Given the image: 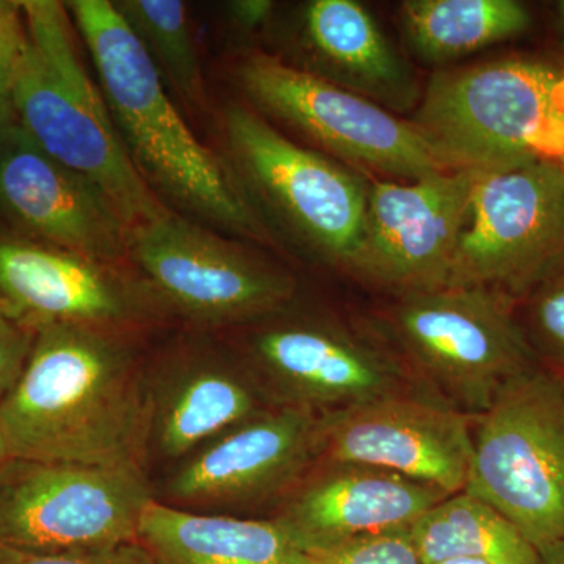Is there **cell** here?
I'll return each mask as SVG.
<instances>
[{"label": "cell", "mask_w": 564, "mask_h": 564, "mask_svg": "<svg viewBox=\"0 0 564 564\" xmlns=\"http://www.w3.org/2000/svg\"><path fill=\"white\" fill-rule=\"evenodd\" d=\"M381 328V344L419 388L474 419L513 378L541 364L516 303L491 289L408 293L389 307Z\"/></svg>", "instance_id": "cell-4"}, {"label": "cell", "mask_w": 564, "mask_h": 564, "mask_svg": "<svg viewBox=\"0 0 564 564\" xmlns=\"http://www.w3.org/2000/svg\"><path fill=\"white\" fill-rule=\"evenodd\" d=\"M0 214L20 236L102 265L129 258L131 231L93 182L41 150L17 121L0 147Z\"/></svg>", "instance_id": "cell-17"}, {"label": "cell", "mask_w": 564, "mask_h": 564, "mask_svg": "<svg viewBox=\"0 0 564 564\" xmlns=\"http://www.w3.org/2000/svg\"><path fill=\"white\" fill-rule=\"evenodd\" d=\"M65 7L90 52L122 143L151 191L207 228L265 242V225L231 169L187 128L113 2L74 0Z\"/></svg>", "instance_id": "cell-2"}, {"label": "cell", "mask_w": 564, "mask_h": 564, "mask_svg": "<svg viewBox=\"0 0 564 564\" xmlns=\"http://www.w3.org/2000/svg\"><path fill=\"white\" fill-rule=\"evenodd\" d=\"M14 121L17 120H14L10 101H0V147H2L3 140H6L7 133H9Z\"/></svg>", "instance_id": "cell-31"}, {"label": "cell", "mask_w": 564, "mask_h": 564, "mask_svg": "<svg viewBox=\"0 0 564 564\" xmlns=\"http://www.w3.org/2000/svg\"><path fill=\"white\" fill-rule=\"evenodd\" d=\"M10 458L9 448H7L6 440H3L2 430H0V467Z\"/></svg>", "instance_id": "cell-36"}, {"label": "cell", "mask_w": 564, "mask_h": 564, "mask_svg": "<svg viewBox=\"0 0 564 564\" xmlns=\"http://www.w3.org/2000/svg\"><path fill=\"white\" fill-rule=\"evenodd\" d=\"M421 564L478 558L491 564H543L540 552L502 513L463 491L445 497L410 527Z\"/></svg>", "instance_id": "cell-23"}, {"label": "cell", "mask_w": 564, "mask_h": 564, "mask_svg": "<svg viewBox=\"0 0 564 564\" xmlns=\"http://www.w3.org/2000/svg\"><path fill=\"white\" fill-rule=\"evenodd\" d=\"M129 258L151 295L212 328L284 313L295 293L291 274L174 210L132 232Z\"/></svg>", "instance_id": "cell-10"}, {"label": "cell", "mask_w": 564, "mask_h": 564, "mask_svg": "<svg viewBox=\"0 0 564 564\" xmlns=\"http://www.w3.org/2000/svg\"><path fill=\"white\" fill-rule=\"evenodd\" d=\"M400 25L411 52L440 65L522 35L532 14L516 0H406Z\"/></svg>", "instance_id": "cell-22"}, {"label": "cell", "mask_w": 564, "mask_h": 564, "mask_svg": "<svg viewBox=\"0 0 564 564\" xmlns=\"http://www.w3.org/2000/svg\"><path fill=\"white\" fill-rule=\"evenodd\" d=\"M448 494L380 467L317 459L270 519L307 555L369 534L410 529Z\"/></svg>", "instance_id": "cell-18"}, {"label": "cell", "mask_w": 564, "mask_h": 564, "mask_svg": "<svg viewBox=\"0 0 564 564\" xmlns=\"http://www.w3.org/2000/svg\"><path fill=\"white\" fill-rule=\"evenodd\" d=\"M0 564H155L147 549L139 543L87 549V551L36 554L0 547Z\"/></svg>", "instance_id": "cell-27"}, {"label": "cell", "mask_w": 564, "mask_h": 564, "mask_svg": "<svg viewBox=\"0 0 564 564\" xmlns=\"http://www.w3.org/2000/svg\"><path fill=\"white\" fill-rule=\"evenodd\" d=\"M152 500L139 466L10 456L0 467V547L58 554L133 543Z\"/></svg>", "instance_id": "cell-9"}, {"label": "cell", "mask_w": 564, "mask_h": 564, "mask_svg": "<svg viewBox=\"0 0 564 564\" xmlns=\"http://www.w3.org/2000/svg\"><path fill=\"white\" fill-rule=\"evenodd\" d=\"M434 564H491L485 562V560L478 558H464V556H456V558L441 560V562Z\"/></svg>", "instance_id": "cell-35"}, {"label": "cell", "mask_w": 564, "mask_h": 564, "mask_svg": "<svg viewBox=\"0 0 564 564\" xmlns=\"http://www.w3.org/2000/svg\"><path fill=\"white\" fill-rule=\"evenodd\" d=\"M35 340V329L0 311V403L20 380Z\"/></svg>", "instance_id": "cell-28"}, {"label": "cell", "mask_w": 564, "mask_h": 564, "mask_svg": "<svg viewBox=\"0 0 564 564\" xmlns=\"http://www.w3.org/2000/svg\"><path fill=\"white\" fill-rule=\"evenodd\" d=\"M148 293L109 265L0 231V311L29 328L74 323L126 332L147 315Z\"/></svg>", "instance_id": "cell-19"}, {"label": "cell", "mask_w": 564, "mask_h": 564, "mask_svg": "<svg viewBox=\"0 0 564 564\" xmlns=\"http://www.w3.org/2000/svg\"><path fill=\"white\" fill-rule=\"evenodd\" d=\"M564 267V163L475 174L447 288H485L516 304Z\"/></svg>", "instance_id": "cell-8"}, {"label": "cell", "mask_w": 564, "mask_h": 564, "mask_svg": "<svg viewBox=\"0 0 564 564\" xmlns=\"http://www.w3.org/2000/svg\"><path fill=\"white\" fill-rule=\"evenodd\" d=\"M315 451V462L367 464L454 496L469 481L474 417L411 388L318 415Z\"/></svg>", "instance_id": "cell-14"}, {"label": "cell", "mask_w": 564, "mask_h": 564, "mask_svg": "<svg viewBox=\"0 0 564 564\" xmlns=\"http://www.w3.org/2000/svg\"><path fill=\"white\" fill-rule=\"evenodd\" d=\"M317 417L267 408L163 470L154 499L195 513H273L315 462Z\"/></svg>", "instance_id": "cell-13"}, {"label": "cell", "mask_w": 564, "mask_h": 564, "mask_svg": "<svg viewBox=\"0 0 564 564\" xmlns=\"http://www.w3.org/2000/svg\"><path fill=\"white\" fill-rule=\"evenodd\" d=\"M307 564H421L410 540V529L369 534L315 552Z\"/></svg>", "instance_id": "cell-26"}, {"label": "cell", "mask_w": 564, "mask_h": 564, "mask_svg": "<svg viewBox=\"0 0 564 564\" xmlns=\"http://www.w3.org/2000/svg\"><path fill=\"white\" fill-rule=\"evenodd\" d=\"M144 470L169 469L272 406L242 356L187 344L144 369Z\"/></svg>", "instance_id": "cell-16"}, {"label": "cell", "mask_w": 564, "mask_h": 564, "mask_svg": "<svg viewBox=\"0 0 564 564\" xmlns=\"http://www.w3.org/2000/svg\"><path fill=\"white\" fill-rule=\"evenodd\" d=\"M139 543L155 564H307L310 555L273 519L195 513L152 500Z\"/></svg>", "instance_id": "cell-21"}, {"label": "cell", "mask_w": 564, "mask_h": 564, "mask_svg": "<svg viewBox=\"0 0 564 564\" xmlns=\"http://www.w3.org/2000/svg\"><path fill=\"white\" fill-rule=\"evenodd\" d=\"M223 122L229 169L254 210L262 207L282 231L322 261L350 270L369 182L344 163L282 135L258 110L231 106Z\"/></svg>", "instance_id": "cell-7"}, {"label": "cell", "mask_w": 564, "mask_h": 564, "mask_svg": "<svg viewBox=\"0 0 564 564\" xmlns=\"http://www.w3.org/2000/svg\"><path fill=\"white\" fill-rule=\"evenodd\" d=\"M254 325L240 356L272 406L321 415L419 388L388 347L336 323L281 313Z\"/></svg>", "instance_id": "cell-12"}, {"label": "cell", "mask_w": 564, "mask_h": 564, "mask_svg": "<svg viewBox=\"0 0 564 564\" xmlns=\"http://www.w3.org/2000/svg\"><path fill=\"white\" fill-rule=\"evenodd\" d=\"M538 552L543 564H564V543L545 545Z\"/></svg>", "instance_id": "cell-32"}, {"label": "cell", "mask_w": 564, "mask_h": 564, "mask_svg": "<svg viewBox=\"0 0 564 564\" xmlns=\"http://www.w3.org/2000/svg\"><path fill=\"white\" fill-rule=\"evenodd\" d=\"M24 29L0 28V101H10L14 69L25 46Z\"/></svg>", "instance_id": "cell-29"}, {"label": "cell", "mask_w": 564, "mask_h": 564, "mask_svg": "<svg viewBox=\"0 0 564 564\" xmlns=\"http://www.w3.org/2000/svg\"><path fill=\"white\" fill-rule=\"evenodd\" d=\"M556 29H558L560 41L564 50V0L556 3Z\"/></svg>", "instance_id": "cell-34"}, {"label": "cell", "mask_w": 564, "mask_h": 564, "mask_svg": "<svg viewBox=\"0 0 564 564\" xmlns=\"http://www.w3.org/2000/svg\"><path fill=\"white\" fill-rule=\"evenodd\" d=\"M250 101L334 161L414 181L447 172L414 128L392 111L267 54L239 66Z\"/></svg>", "instance_id": "cell-11"}, {"label": "cell", "mask_w": 564, "mask_h": 564, "mask_svg": "<svg viewBox=\"0 0 564 564\" xmlns=\"http://www.w3.org/2000/svg\"><path fill=\"white\" fill-rule=\"evenodd\" d=\"M124 333L74 323L35 329L0 403L11 458L144 469L147 364Z\"/></svg>", "instance_id": "cell-1"}, {"label": "cell", "mask_w": 564, "mask_h": 564, "mask_svg": "<svg viewBox=\"0 0 564 564\" xmlns=\"http://www.w3.org/2000/svg\"><path fill=\"white\" fill-rule=\"evenodd\" d=\"M303 70L369 99L406 111L421 101L413 70L397 54L369 10L356 0H313L300 18Z\"/></svg>", "instance_id": "cell-20"}, {"label": "cell", "mask_w": 564, "mask_h": 564, "mask_svg": "<svg viewBox=\"0 0 564 564\" xmlns=\"http://www.w3.org/2000/svg\"><path fill=\"white\" fill-rule=\"evenodd\" d=\"M560 74L527 58L443 70L430 80L411 122L447 172L538 159L564 163V122L554 99Z\"/></svg>", "instance_id": "cell-5"}, {"label": "cell", "mask_w": 564, "mask_h": 564, "mask_svg": "<svg viewBox=\"0 0 564 564\" xmlns=\"http://www.w3.org/2000/svg\"><path fill=\"white\" fill-rule=\"evenodd\" d=\"M522 329L538 361L564 378V267L521 300Z\"/></svg>", "instance_id": "cell-25"}, {"label": "cell", "mask_w": 564, "mask_h": 564, "mask_svg": "<svg viewBox=\"0 0 564 564\" xmlns=\"http://www.w3.org/2000/svg\"><path fill=\"white\" fill-rule=\"evenodd\" d=\"M475 174L454 170L414 181L369 182L350 272L399 296L447 288Z\"/></svg>", "instance_id": "cell-15"}, {"label": "cell", "mask_w": 564, "mask_h": 564, "mask_svg": "<svg viewBox=\"0 0 564 564\" xmlns=\"http://www.w3.org/2000/svg\"><path fill=\"white\" fill-rule=\"evenodd\" d=\"M22 11L28 39L11 82L14 120L47 155L93 182L132 237L172 209L137 172L101 88L74 46L65 3L24 0Z\"/></svg>", "instance_id": "cell-3"}, {"label": "cell", "mask_w": 564, "mask_h": 564, "mask_svg": "<svg viewBox=\"0 0 564 564\" xmlns=\"http://www.w3.org/2000/svg\"><path fill=\"white\" fill-rule=\"evenodd\" d=\"M464 491L496 508L540 551L564 543V378L543 364L513 378L474 419Z\"/></svg>", "instance_id": "cell-6"}, {"label": "cell", "mask_w": 564, "mask_h": 564, "mask_svg": "<svg viewBox=\"0 0 564 564\" xmlns=\"http://www.w3.org/2000/svg\"><path fill=\"white\" fill-rule=\"evenodd\" d=\"M554 99L556 113L564 122V73L560 74V79L556 82Z\"/></svg>", "instance_id": "cell-33"}, {"label": "cell", "mask_w": 564, "mask_h": 564, "mask_svg": "<svg viewBox=\"0 0 564 564\" xmlns=\"http://www.w3.org/2000/svg\"><path fill=\"white\" fill-rule=\"evenodd\" d=\"M115 9L143 44L161 76L185 102L206 101L202 63L184 2L177 0H120Z\"/></svg>", "instance_id": "cell-24"}, {"label": "cell", "mask_w": 564, "mask_h": 564, "mask_svg": "<svg viewBox=\"0 0 564 564\" xmlns=\"http://www.w3.org/2000/svg\"><path fill=\"white\" fill-rule=\"evenodd\" d=\"M273 10L274 3L269 0H237L228 3L229 20L243 32L261 29L272 18Z\"/></svg>", "instance_id": "cell-30"}]
</instances>
